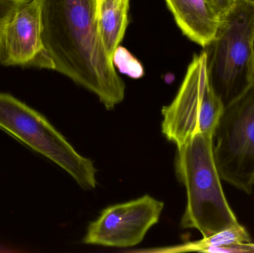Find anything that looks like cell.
<instances>
[{
    "label": "cell",
    "instance_id": "7a4b0ae2",
    "mask_svg": "<svg viewBox=\"0 0 254 253\" xmlns=\"http://www.w3.org/2000/svg\"><path fill=\"white\" fill-rule=\"evenodd\" d=\"M211 135L197 134L177 147L176 175L187 191L183 229H194L203 238L240 224L221 184Z\"/></svg>",
    "mask_w": 254,
    "mask_h": 253
},
{
    "label": "cell",
    "instance_id": "5bb4252c",
    "mask_svg": "<svg viewBox=\"0 0 254 253\" xmlns=\"http://www.w3.org/2000/svg\"><path fill=\"white\" fill-rule=\"evenodd\" d=\"M251 70H252V80L253 84H254V37L253 43H252V67H251Z\"/></svg>",
    "mask_w": 254,
    "mask_h": 253
},
{
    "label": "cell",
    "instance_id": "2e32d148",
    "mask_svg": "<svg viewBox=\"0 0 254 253\" xmlns=\"http://www.w3.org/2000/svg\"></svg>",
    "mask_w": 254,
    "mask_h": 253
},
{
    "label": "cell",
    "instance_id": "52a82bcc",
    "mask_svg": "<svg viewBox=\"0 0 254 253\" xmlns=\"http://www.w3.org/2000/svg\"><path fill=\"white\" fill-rule=\"evenodd\" d=\"M164 204L149 195L108 206L88 227L83 242L110 248L136 246L159 221Z\"/></svg>",
    "mask_w": 254,
    "mask_h": 253
},
{
    "label": "cell",
    "instance_id": "9c48e42d",
    "mask_svg": "<svg viewBox=\"0 0 254 253\" xmlns=\"http://www.w3.org/2000/svg\"><path fill=\"white\" fill-rule=\"evenodd\" d=\"M181 31L204 49L214 39L222 14L212 0H165Z\"/></svg>",
    "mask_w": 254,
    "mask_h": 253
},
{
    "label": "cell",
    "instance_id": "4fadbf2b",
    "mask_svg": "<svg viewBox=\"0 0 254 253\" xmlns=\"http://www.w3.org/2000/svg\"><path fill=\"white\" fill-rule=\"evenodd\" d=\"M212 1L214 3L222 16H224L232 8L237 0H212Z\"/></svg>",
    "mask_w": 254,
    "mask_h": 253
},
{
    "label": "cell",
    "instance_id": "8fae6325",
    "mask_svg": "<svg viewBox=\"0 0 254 253\" xmlns=\"http://www.w3.org/2000/svg\"><path fill=\"white\" fill-rule=\"evenodd\" d=\"M176 249L178 252L254 253V244L246 229L239 224L198 242L178 247Z\"/></svg>",
    "mask_w": 254,
    "mask_h": 253
},
{
    "label": "cell",
    "instance_id": "ba28073f",
    "mask_svg": "<svg viewBox=\"0 0 254 253\" xmlns=\"http://www.w3.org/2000/svg\"><path fill=\"white\" fill-rule=\"evenodd\" d=\"M0 65L51 69L42 39L38 0H30L0 26Z\"/></svg>",
    "mask_w": 254,
    "mask_h": 253
},
{
    "label": "cell",
    "instance_id": "30bf717a",
    "mask_svg": "<svg viewBox=\"0 0 254 253\" xmlns=\"http://www.w3.org/2000/svg\"><path fill=\"white\" fill-rule=\"evenodd\" d=\"M128 0H98L100 33L106 51L113 59L128 25Z\"/></svg>",
    "mask_w": 254,
    "mask_h": 253
},
{
    "label": "cell",
    "instance_id": "8992f818",
    "mask_svg": "<svg viewBox=\"0 0 254 253\" xmlns=\"http://www.w3.org/2000/svg\"><path fill=\"white\" fill-rule=\"evenodd\" d=\"M221 179L250 195L254 186V84L225 107L213 134Z\"/></svg>",
    "mask_w": 254,
    "mask_h": 253
},
{
    "label": "cell",
    "instance_id": "277c9868",
    "mask_svg": "<svg viewBox=\"0 0 254 253\" xmlns=\"http://www.w3.org/2000/svg\"><path fill=\"white\" fill-rule=\"evenodd\" d=\"M0 129L68 172L84 190L97 186L93 162L79 154L40 113L7 93L0 92Z\"/></svg>",
    "mask_w": 254,
    "mask_h": 253
},
{
    "label": "cell",
    "instance_id": "9a60e30c",
    "mask_svg": "<svg viewBox=\"0 0 254 253\" xmlns=\"http://www.w3.org/2000/svg\"><path fill=\"white\" fill-rule=\"evenodd\" d=\"M249 1H252V2L254 3V0H249Z\"/></svg>",
    "mask_w": 254,
    "mask_h": 253
},
{
    "label": "cell",
    "instance_id": "5b68a950",
    "mask_svg": "<svg viewBox=\"0 0 254 253\" xmlns=\"http://www.w3.org/2000/svg\"><path fill=\"white\" fill-rule=\"evenodd\" d=\"M224 108L209 81L203 50L194 55L173 102L163 107V135L176 147L197 134L213 137Z\"/></svg>",
    "mask_w": 254,
    "mask_h": 253
},
{
    "label": "cell",
    "instance_id": "6da1fadb",
    "mask_svg": "<svg viewBox=\"0 0 254 253\" xmlns=\"http://www.w3.org/2000/svg\"><path fill=\"white\" fill-rule=\"evenodd\" d=\"M42 39L51 70L95 94L107 110L125 99V82L106 51L98 0H38Z\"/></svg>",
    "mask_w": 254,
    "mask_h": 253
},
{
    "label": "cell",
    "instance_id": "7c38bea8",
    "mask_svg": "<svg viewBox=\"0 0 254 253\" xmlns=\"http://www.w3.org/2000/svg\"><path fill=\"white\" fill-rule=\"evenodd\" d=\"M113 63L122 73L132 78H139L143 75V69L140 62L125 48L119 47L115 51Z\"/></svg>",
    "mask_w": 254,
    "mask_h": 253
},
{
    "label": "cell",
    "instance_id": "3957f363",
    "mask_svg": "<svg viewBox=\"0 0 254 253\" xmlns=\"http://www.w3.org/2000/svg\"><path fill=\"white\" fill-rule=\"evenodd\" d=\"M254 37V3L237 0L222 16L214 39L204 48L209 81L226 107L253 85L252 43Z\"/></svg>",
    "mask_w": 254,
    "mask_h": 253
}]
</instances>
